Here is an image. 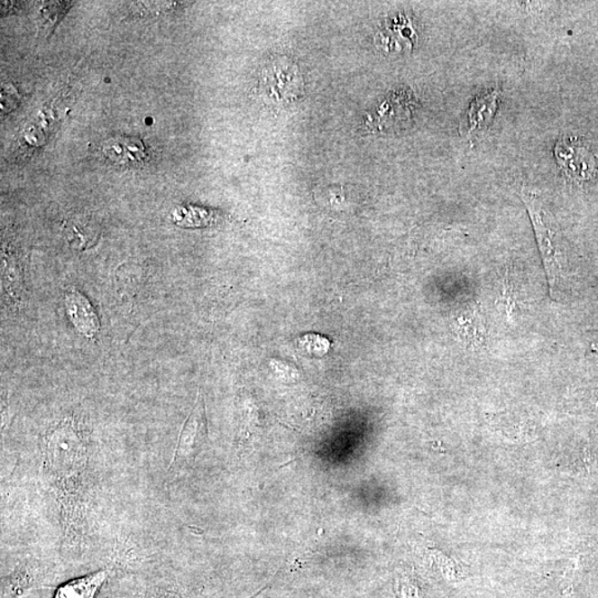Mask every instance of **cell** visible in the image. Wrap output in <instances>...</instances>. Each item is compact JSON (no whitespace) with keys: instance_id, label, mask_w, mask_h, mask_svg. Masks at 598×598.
Wrapping results in <instances>:
<instances>
[{"instance_id":"obj_4","label":"cell","mask_w":598,"mask_h":598,"mask_svg":"<svg viewBox=\"0 0 598 598\" xmlns=\"http://www.w3.org/2000/svg\"><path fill=\"white\" fill-rule=\"evenodd\" d=\"M261 96L274 105H289L304 94V81L299 68L290 58L271 60L260 77Z\"/></svg>"},{"instance_id":"obj_7","label":"cell","mask_w":598,"mask_h":598,"mask_svg":"<svg viewBox=\"0 0 598 598\" xmlns=\"http://www.w3.org/2000/svg\"><path fill=\"white\" fill-rule=\"evenodd\" d=\"M102 153L109 161L123 165L143 164L148 160L143 141L130 137H115L106 141Z\"/></svg>"},{"instance_id":"obj_5","label":"cell","mask_w":598,"mask_h":598,"mask_svg":"<svg viewBox=\"0 0 598 598\" xmlns=\"http://www.w3.org/2000/svg\"><path fill=\"white\" fill-rule=\"evenodd\" d=\"M557 161L563 171L577 182L591 181L596 174V162L593 154L576 140L563 138L556 145Z\"/></svg>"},{"instance_id":"obj_10","label":"cell","mask_w":598,"mask_h":598,"mask_svg":"<svg viewBox=\"0 0 598 598\" xmlns=\"http://www.w3.org/2000/svg\"><path fill=\"white\" fill-rule=\"evenodd\" d=\"M108 574V570H100L76 578L58 588L53 598H95L104 585Z\"/></svg>"},{"instance_id":"obj_1","label":"cell","mask_w":598,"mask_h":598,"mask_svg":"<svg viewBox=\"0 0 598 598\" xmlns=\"http://www.w3.org/2000/svg\"><path fill=\"white\" fill-rule=\"evenodd\" d=\"M42 470L60 508L63 546L81 549L87 532L89 444L75 419L62 420L48 431Z\"/></svg>"},{"instance_id":"obj_2","label":"cell","mask_w":598,"mask_h":598,"mask_svg":"<svg viewBox=\"0 0 598 598\" xmlns=\"http://www.w3.org/2000/svg\"><path fill=\"white\" fill-rule=\"evenodd\" d=\"M521 198L527 207L529 218L536 233L539 253H541L544 267H546L549 290L556 289L563 265L562 238L556 223L538 194L522 188Z\"/></svg>"},{"instance_id":"obj_8","label":"cell","mask_w":598,"mask_h":598,"mask_svg":"<svg viewBox=\"0 0 598 598\" xmlns=\"http://www.w3.org/2000/svg\"><path fill=\"white\" fill-rule=\"evenodd\" d=\"M66 306L71 322L80 333L86 336H94L98 332L100 327L98 315L86 296L78 290H72L66 296Z\"/></svg>"},{"instance_id":"obj_9","label":"cell","mask_w":598,"mask_h":598,"mask_svg":"<svg viewBox=\"0 0 598 598\" xmlns=\"http://www.w3.org/2000/svg\"><path fill=\"white\" fill-rule=\"evenodd\" d=\"M402 92V95H392L391 98L383 101L376 113L369 116L366 121L369 125H377L378 130L389 129L395 126L398 123L406 121L410 115L409 100L408 95Z\"/></svg>"},{"instance_id":"obj_6","label":"cell","mask_w":598,"mask_h":598,"mask_svg":"<svg viewBox=\"0 0 598 598\" xmlns=\"http://www.w3.org/2000/svg\"><path fill=\"white\" fill-rule=\"evenodd\" d=\"M500 99V90L495 89L484 92L471 102L460 124V133L465 139L478 137L488 130L497 114Z\"/></svg>"},{"instance_id":"obj_3","label":"cell","mask_w":598,"mask_h":598,"mask_svg":"<svg viewBox=\"0 0 598 598\" xmlns=\"http://www.w3.org/2000/svg\"><path fill=\"white\" fill-rule=\"evenodd\" d=\"M208 437V425L206 403L203 397L198 396L188 419L184 422L179 436L171 464L169 465L170 478L182 474L191 469L206 446Z\"/></svg>"}]
</instances>
